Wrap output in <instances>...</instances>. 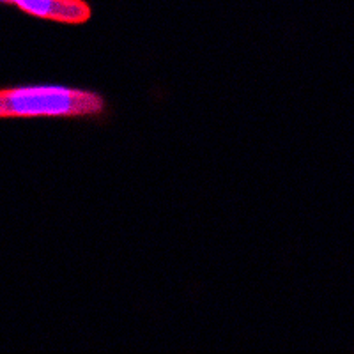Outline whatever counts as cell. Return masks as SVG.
Here are the masks:
<instances>
[{
	"label": "cell",
	"instance_id": "obj_1",
	"mask_svg": "<svg viewBox=\"0 0 354 354\" xmlns=\"http://www.w3.org/2000/svg\"><path fill=\"white\" fill-rule=\"evenodd\" d=\"M105 100L94 91L64 85L0 88V119L8 117H82L103 112Z\"/></svg>",
	"mask_w": 354,
	"mask_h": 354
},
{
	"label": "cell",
	"instance_id": "obj_3",
	"mask_svg": "<svg viewBox=\"0 0 354 354\" xmlns=\"http://www.w3.org/2000/svg\"><path fill=\"white\" fill-rule=\"evenodd\" d=\"M0 2H4V4H15V0H0Z\"/></svg>",
	"mask_w": 354,
	"mask_h": 354
},
{
	"label": "cell",
	"instance_id": "obj_2",
	"mask_svg": "<svg viewBox=\"0 0 354 354\" xmlns=\"http://www.w3.org/2000/svg\"><path fill=\"white\" fill-rule=\"evenodd\" d=\"M27 15L59 24L78 25L91 18V6L85 0H15Z\"/></svg>",
	"mask_w": 354,
	"mask_h": 354
}]
</instances>
